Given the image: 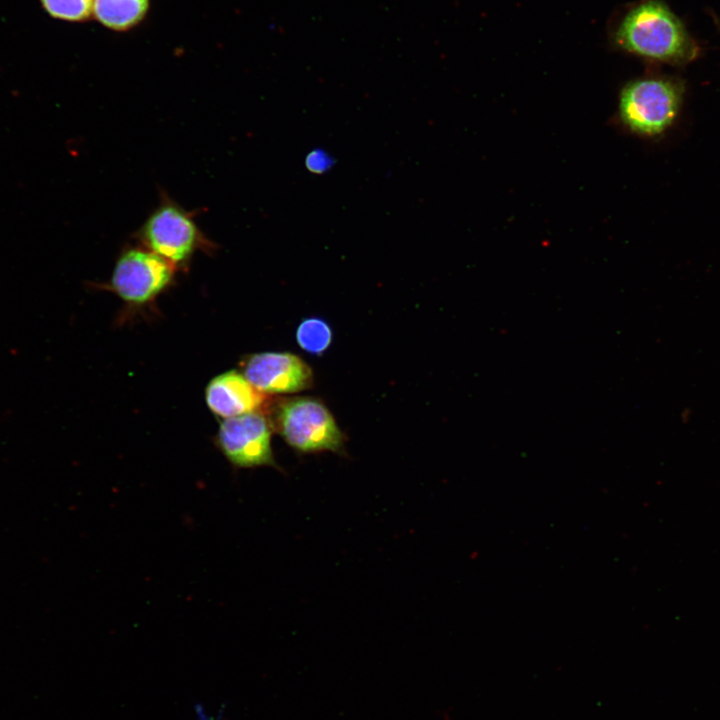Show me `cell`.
<instances>
[{"mask_svg":"<svg viewBox=\"0 0 720 720\" xmlns=\"http://www.w3.org/2000/svg\"><path fill=\"white\" fill-rule=\"evenodd\" d=\"M618 47L649 61L685 66L701 54V47L682 20L661 0H642L619 22Z\"/></svg>","mask_w":720,"mask_h":720,"instance_id":"cell-1","label":"cell"},{"mask_svg":"<svg viewBox=\"0 0 720 720\" xmlns=\"http://www.w3.org/2000/svg\"><path fill=\"white\" fill-rule=\"evenodd\" d=\"M684 95L682 79L667 76L636 79L621 92L620 117L637 134L649 137L661 135L677 119Z\"/></svg>","mask_w":720,"mask_h":720,"instance_id":"cell-2","label":"cell"},{"mask_svg":"<svg viewBox=\"0 0 720 720\" xmlns=\"http://www.w3.org/2000/svg\"><path fill=\"white\" fill-rule=\"evenodd\" d=\"M275 425L283 439L300 452L343 448L344 436L326 406L310 397L287 399L275 410Z\"/></svg>","mask_w":720,"mask_h":720,"instance_id":"cell-3","label":"cell"},{"mask_svg":"<svg viewBox=\"0 0 720 720\" xmlns=\"http://www.w3.org/2000/svg\"><path fill=\"white\" fill-rule=\"evenodd\" d=\"M142 244L173 266L183 265L193 253L208 246L192 213L165 198L149 215L137 233Z\"/></svg>","mask_w":720,"mask_h":720,"instance_id":"cell-4","label":"cell"},{"mask_svg":"<svg viewBox=\"0 0 720 720\" xmlns=\"http://www.w3.org/2000/svg\"><path fill=\"white\" fill-rule=\"evenodd\" d=\"M174 266L147 248L126 249L113 270L111 285L125 301L142 304L158 295L172 280Z\"/></svg>","mask_w":720,"mask_h":720,"instance_id":"cell-5","label":"cell"},{"mask_svg":"<svg viewBox=\"0 0 720 720\" xmlns=\"http://www.w3.org/2000/svg\"><path fill=\"white\" fill-rule=\"evenodd\" d=\"M217 445L235 467H277L271 445V428L260 413L227 418L220 425Z\"/></svg>","mask_w":720,"mask_h":720,"instance_id":"cell-6","label":"cell"},{"mask_svg":"<svg viewBox=\"0 0 720 720\" xmlns=\"http://www.w3.org/2000/svg\"><path fill=\"white\" fill-rule=\"evenodd\" d=\"M245 378L262 393H293L309 388L311 368L297 355L264 352L250 356L244 365Z\"/></svg>","mask_w":720,"mask_h":720,"instance_id":"cell-7","label":"cell"},{"mask_svg":"<svg viewBox=\"0 0 720 720\" xmlns=\"http://www.w3.org/2000/svg\"><path fill=\"white\" fill-rule=\"evenodd\" d=\"M205 398L210 410L226 419L256 412L265 401L263 393L236 371L213 378L206 388Z\"/></svg>","mask_w":720,"mask_h":720,"instance_id":"cell-8","label":"cell"},{"mask_svg":"<svg viewBox=\"0 0 720 720\" xmlns=\"http://www.w3.org/2000/svg\"><path fill=\"white\" fill-rule=\"evenodd\" d=\"M149 0H94L95 17L110 29L123 31L142 20Z\"/></svg>","mask_w":720,"mask_h":720,"instance_id":"cell-9","label":"cell"},{"mask_svg":"<svg viewBox=\"0 0 720 720\" xmlns=\"http://www.w3.org/2000/svg\"><path fill=\"white\" fill-rule=\"evenodd\" d=\"M296 340L306 352L321 354L331 344L332 331L322 319L308 318L299 324L296 331Z\"/></svg>","mask_w":720,"mask_h":720,"instance_id":"cell-10","label":"cell"},{"mask_svg":"<svg viewBox=\"0 0 720 720\" xmlns=\"http://www.w3.org/2000/svg\"><path fill=\"white\" fill-rule=\"evenodd\" d=\"M46 11L53 17L80 21L93 12L94 0H41Z\"/></svg>","mask_w":720,"mask_h":720,"instance_id":"cell-11","label":"cell"},{"mask_svg":"<svg viewBox=\"0 0 720 720\" xmlns=\"http://www.w3.org/2000/svg\"><path fill=\"white\" fill-rule=\"evenodd\" d=\"M335 163V158L323 148L310 150L304 158L305 168L315 175L327 173L334 167Z\"/></svg>","mask_w":720,"mask_h":720,"instance_id":"cell-12","label":"cell"},{"mask_svg":"<svg viewBox=\"0 0 720 720\" xmlns=\"http://www.w3.org/2000/svg\"><path fill=\"white\" fill-rule=\"evenodd\" d=\"M719 26H720V23H719Z\"/></svg>","mask_w":720,"mask_h":720,"instance_id":"cell-13","label":"cell"}]
</instances>
